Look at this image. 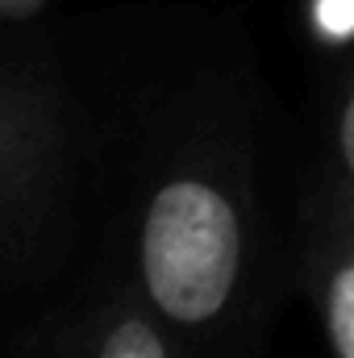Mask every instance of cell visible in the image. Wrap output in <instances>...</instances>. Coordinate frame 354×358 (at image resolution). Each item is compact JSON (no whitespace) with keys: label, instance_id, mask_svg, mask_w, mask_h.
Returning a JSON list of instances; mask_svg holds the SVG:
<instances>
[{"label":"cell","instance_id":"obj_1","mask_svg":"<svg viewBox=\"0 0 354 358\" xmlns=\"http://www.w3.org/2000/svg\"><path fill=\"white\" fill-rule=\"evenodd\" d=\"M192 358H217L250 329L259 292V200L250 146L192 129L146 171L121 275Z\"/></svg>","mask_w":354,"mask_h":358},{"label":"cell","instance_id":"obj_2","mask_svg":"<svg viewBox=\"0 0 354 358\" xmlns=\"http://www.w3.org/2000/svg\"><path fill=\"white\" fill-rule=\"evenodd\" d=\"M84 176V117L59 76L0 63V283L42 271Z\"/></svg>","mask_w":354,"mask_h":358},{"label":"cell","instance_id":"obj_3","mask_svg":"<svg viewBox=\"0 0 354 358\" xmlns=\"http://www.w3.org/2000/svg\"><path fill=\"white\" fill-rule=\"evenodd\" d=\"M296 271L330 358H354V176L334 159L300 196Z\"/></svg>","mask_w":354,"mask_h":358},{"label":"cell","instance_id":"obj_4","mask_svg":"<svg viewBox=\"0 0 354 358\" xmlns=\"http://www.w3.org/2000/svg\"><path fill=\"white\" fill-rule=\"evenodd\" d=\"M34 358H192L176 334L142 304V296L117 279L100 300L71 313Z\"/></svg>","mask_w":354,"mask_h":358},{"label":"cell","instance_id":"obj_5","mask_svg":"<svg viewBox=\"0 0 354 358\" xmlns=\"http://www.w3.org/2000/svg\"><path fill=\"white\" fill-rule=\"evenodd\" d=\"M330 159L354 176V55L351 67H346V80H342V96H338V108H334V146H330Z\"/></svg>","mask_w":354,"mask_h":358},{"label":"cell","instance_id":"obj_6","mask_svg":"<svg viewBox=\"0 0 354 358\" xmlns=\"http://www.w3.org/2000/svg\"><path fill=\"white\" fill-rule=\"evenodd\" d=\"M46 8V0H0V25L4 21H29Z\"/></svg>","mask_w":354,"mask_h":358}]
</instances>
